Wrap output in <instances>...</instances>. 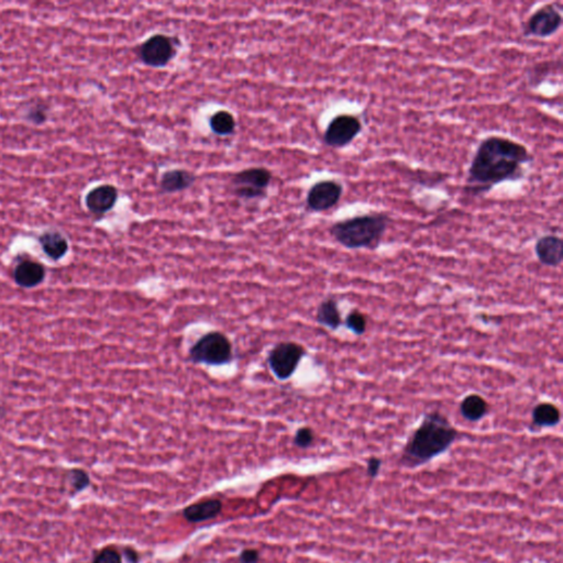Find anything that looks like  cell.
<instances>
[{
  "mask_svg": "<svg viewBox=\"0 0 563 563\" xmlns=\"http://www.w3.org/2000/svg\"><path fill=\"white\" fill-rule=\"evenodd\" d=\"M533 161L534 156L521 143L497 136L486 138L468 168L464 192L472 196L486 195L499 183L521 179L524 165Z\"/></svg>",
  "mask_w": 563,
  "mask_h": 563,
  "instance_id": "cell-1",
  "label": "cell"
},
{
  "mask_svg": "<svg viewBox=\"0 0 563 563\" xmlns=\"http://www.w3.org/2000/svg\"><path fill=\"white\" fill-rule=\"evenodd\" d=\"M459 432L444 414L435 410L425 414L418 428L412 434L399 457L403 468L425 466L444 455L458 439Z\"/></svg>",
  "mask_w": 563,
  "mask_h": 563,
  "instance_id": "cell-2",
  "label": "cell"
},
{
  "mask_svg": "<svg viewBox=\"0 0 563 563\" xmlns=\"http://www.w3.org/2000/svg\"><path fill=\"white\" fill-rule=\"evenodd\" d=\"M390 216L372 212L338 221L330 227L332 238L349 250H375L390 225Z\"/></svg>",
  "mask_w": 563,
  "mask_h": 563,
  "instance_id": "cell-3",
  "label": "cell"
},
{
  "mask_svg": "<svg viewBox=\"0 0 563 563\" xmlns=\"http://www.w3.org/2000/svg\"><path fill=\"white\" fill-rule=\"evenodd\" d=\"M188 355L190 362L212 366H226L234 358L232 342L219 331L201 336L190 349Z\"/></svg>",
  "mask_w": 563,
  "mask_h": 563,
  "instance_id": "cell-4",
  "label": "cell"
},
{
  "mask_svg": "<svg viewBox=\"0 0 563 563\" xmlns=\"http://www.w3.org/2000/svg\"><path fill=\"white\" fill-rule=\"evenodd\" d=\"M305 354L306 350L299 343L290 341L277 343L268 352V368L276 379L279 381H288L293 377Z\"/></svg>",
  "mask_w": 563,
  "mask_h": 563,
  "instance_id": "cell-5",
  "label": "cell"
},
{
  "mask_svg": "<svg viewBox=\"0 0 563 563\" xmlns=\"http://www.w3.org/2000/svg\"><path fill=\"white\" fill-rule=\"evenodd\" d=\"M362 132V123L352 114H339L330 121L324 134V141L331 148H343Z\"/></svg>",
  "mask_w": 563,
  "mask_h": 563,
  "instance_id": "cell-6",
  "label": "cell"
},
{
  "mask_svg": "<svg viewBox=\"0 0 563 563\" xmlns=\"http://www.w3.org/2000/svg\"><path fill=\"white\" fill-rule=\"evenodd\" d=\"M562 25V14L555 3L536 10L524 25V36L546 39L553 36Z\"/></svg>",
  "mask_w": 563,
  "mask_h": 563,
  "instance_id": "cell-7",
  "label": "cell"
},
{
  "mask_svg": "<svg viewBox=\"0 0 563 563\" xmlns=\"http://www.w3.org/2000/svg\"><path fill=\"white\" fill-rule=\"evenodd\" d=\"M271 179L272 174L265 168H249L239 172L232 179L234 194L246 199L260 197L264 194Z\"/></svg>",
  "mask_w": 563,
  "mask_h": 563,
  "instance_id": "cell-8",
  "label": "cell"
},
{
  "mask_svg": "<svg viewBox=\"0 0 563 563\" xmlns=\"http://www.w3.org/2000/svg\"><path fill=\"white\" fill-rule=\"evenodd\" d=\"M175 55V47L168 36L155 34L140 48V58L151 67H163Z\"/></svg>",
  "mask_w": 563,
  "mask_h": 563,
  "instance_id": "cell-9",
  "label": "cell"
},
{
  "mask_svg": "<svg viewBox=\"0 0 563 563\" xmlns=\"http://www.w3.org/2000/svg\"><path fill=\"white\" fill-rule=\"evenodd\" d=\"M343 186L336 181H321L310 188L307 195V205L312 212H326L339 203Z\"/></svg>",
  "mask_w": 563,
  "mask_h": 563,
  "instance_id": "cell-10",
  "label": "cell"
},
{
  "mask_svg": "<svg viewBox=\"0 0 563 563\" xmlns=\"http://www.w3.org/2000/svg\"><path fill=\"white\" fill-rule=\"evenodd\" d=\"M535 253L541 264L557 268L562 263V240L555 234L542 236L536 241Z\"/></svg>",
  "mask_w": 563,
  "mask_h": 563,
  "instance_id": "cell-11",
  "label": "cell"
},
{
  "mask_svg": "<svg viewBox=\"0 0 563 563\" xmlns=\"http://www.w3.org/2000/svg\"><path fill=\"white\" fill-rule=\"evenodd\" d=\"M118 192L112 185H101L90 190L85 198V203L90 212L95 215H103L116 204Z\"/></svg>",
  "mask_w": 563,
  "mask_h": 563,
  "instance_id": "cell-12",
  "label": "cell"
},
{
  "mask_svg": "<svg viewBox=\"0 0 563 563\" xmlns=\"http://www.w3.org/2000/svg\"><path fill=\"white\" fill-rule=\"evenodd\" d=\"M14 277L20 288H36L45 279V270L43 265L40 263L23 261L14 268Z\"/></svg>",
  "mask_w": 563,
  "mask_h": 563,
  "instance_id": "cell-13",
  "label": "cell"
},
{
  "mask_svg": "<svg viewBox=\"0 0 563 563\" xmlns=\"http://www.w3.org/2000/svg\"><path fill=\"white\" fill-rule=\"evenodd\" d=\"M40 246L50 259L58 261L68 251V242L61 232L55 230L43 232L39 238Z\"/></svg>",
  "mask_w": 563,
  "mask_h": 563,
  "instance_id": "cell-14",
  "label": "cell"
},
{
  "mask_svg": "<svg viewBox=\"0 0 563 563\" xmlns=\"http://www.w3.org/2000/svg\"><path fill=\"white\" fill-rule=\"evenodd\" d=\"M316 321L318 324L334 331L340 328L342 325V318H341L340 310H339L338 301L335 297H328L321 301L317 308Z\"/></svg>",
  "mask_w": 563,
  "mask_h": 563,
  "instance_id": "cell-15",
  "label": "cell"
},
{
  "mask_svg": "<svg viewBox=\"0 0 563 563\" xmlns=\"http://www.w3.org/2000/svg\"><path fill=\"white\" fill-rule=\"evenodd\" d=\"M223 508L221 501L210 499L206 502L196 503L185 508L183 512L185 519L190 523H203L215 518Z\"/></svg>",
  "mask_w": 563,
  "mask_h": 563,
  "instance_id": "cell-16",
  "label": "cell"
},
{
  "mask_svg": "<svg viewBox=\"0 0 563 563\" xmlns=\"http://www.w3.org/2000/svg\"><path fill=\"white\" fill-rule=\"evenodd\" d=\"M195 181V175L187 171L172 170L163 174L160 186L165 192H181L192 186Z\"/></svg>",
  "mask_w": 563,
  "mask_h": 563,
  "instance_id": "cell-17",
  "label": "cell"
},
{
  "mask_svg": "<svg viewBox=\"0 0 563 563\" xmlns=\"http://www.w3.org/2000/svg\"><path fill=\"white\" fill-rule=\"evenodd\" d=\"M488 413V404L482 396L470 394L462 399L460 414L466 421L471 423L482 421Z\"/></svg>",
  "mask_w": 563,
  "mask_h": 563,
  "instance_id": "cell-18",
  "label": "cell"
},
{
  "mask_svg": "<svg viewBox=\"0 0 563 563\" xmlns=\"http://www.w3.org/2000/svg\"><path fill=\"white\" fill-rule=\"evenodd\" d=\"M531 419L534 426L539 428L557 427L561 421L560 410L551 403H540L534 408Z\"/></svg>",
  "mask_w": 563,
  "mask_h": 563,
  "instance_id": "cell-19",
  "label": "cell"
},
{
  "mask_svg": "<svg viewBox=\"0 0 563 563\" xmlns=\"http://www.w3.org/2000/svg\"><path fill=\"white\" fill-rule=\"evenodd\" d=\"M210 128L214 134L218 136H229L234 132L236 128V121L234 116L230 112H216L210 118Z\"/></svg>",
  "mask_w": 563,
  "mask_h": 563,
  "instance_id": "cell-20",
  "label": "cell"
},
{
  "mask_svg": "<svg viewBox=\"0 0 563 563\" xmlns=\"http://www.w3.org/2000/svg\"><path fill=\"white\" fill-rule=\"evenodd\" d=\"M558 63L559 62H542V63L534 65L528 71V82H529L530 86L538 87L541 83H544L545 79L553 73L555 64Z\"/></svg>",
  "mask_w": 563,
  "mask_h": 563,
  "instance_id": "cell-21",
  "label": "cell"
},
{
  "mask_svg": "<svg viewBox=\"0 0 563 563\" xmlns=\"http://www.w3.org/2000/svg\"><path fill=\"white\" fill-rule=\"evenodd\" d=\"M68 479H70L72 497L84 492L90 486V474L87 473L83 468H72L70 473H68Z\"/></svg>",
  "mask_w": 563,
  "mask_h": 563,
  "instance_id": "cell-22",
  "label": "cell"
},
{
  "mask_svg": "<svg viewBox=\"0 0 563 563\" xmlns=\"http://www.w3.org/2000/svg\"><path fill=\"white\" fill-rule=\"evenodd\" d=\"M345 326L350 331L353 332L355 336L364 335L366 331V326H368L366 316L363 315L362 312H359V310H351L346 317Z\"/></svg>",
  "mask_w": 563,
  "mask_h": 563,
  "instance_id": "cell-23",
  "label": "cell"
},
{
  "mask_svg": "<svg viewBox=\"0 0 563 563\" xmlns=\"http://www.w3.org/2000/svg\"><path fill=\"white\" fill-rule=\"evenodd\" d=\"M92 563H123V558L112 547H105L96 553Z\"/></svg>",
  "mask_w": 563,
  "mask_h": 563,
  "instance_id": "cell-24",
  "label": "cell"
},
{
  "mask_svg": "<svg viewBox=\"0 0 563 563\" xmlns=\"http://www.w3.org/2000/svg\"><path fill=\"white\" fill-rule=\"evenodd\" d=\"M314 439H315L314 431H312L310 428H308V427H303V428H299L297 432H296L295 438H294V444H295L296 447L301 448V449H306L308 447L312 446V442H314Z\"/></svg>",
  "mask_w": 563,
  "mask_h": 563,
  "instance_id": "cell-25",
  "label": "cell"
},
{
  "mask_svg": "<svg viewBox=\"0 0 563 563\" xmlns=\"http://www.w3.org/2000/svg\"><path fill=\"white\" fill-rule=\"evenodd\" d=\"M47 116L48 114H47L45 105H34V107H31L30 110H29L27 118L32 123L40 125V123H45L47 120Z\"/></svg>",
  "mask_w": 563,
  "mask_h": 563,
  "instance_id": "cell-26",
  "label": "cell"
},
{
  "mask_svg": "<svg viewBox=\"0 0 563 563\" xmlns=\"http://www.w3.org/2000/svg\"><path fill=\"white\" fill-rule=\"evenodd\" d=\"M381 466H382V460L379 458L373 457L368 459V463H366V471H368V477H372V479L377 477L379 470H381Z\"/></svg>",
  "mask_w": 563,
  "mask_h": 563,
  "instance_id": "cell-27",
  "label": "cell"
},
{
  "mask_svg": "<svg viewBox=\"0 0 563 563\" xmlns=\"http://www.w3.org/2000/svg\"><path fill=\"white\" fill-rule=\"evenodd\" d=\"M259 558V552H258L257 550L247 549L241 552V555H240V562L257 563Z\"/></svg>",
  "mask_w": 563,
  "mask_h": 563,
  "instance_id": "cell-28",
  "label": "cell"
},
{
  "mask_svg": "<svg viewBox=\"0 0 563 563\" xmlns=\"http://www.w3.org/2000/svg\"><path fill=\"white\" fill-rule=\"evenodd\" d=\"M125 555H126L127 560L130 563L139 562V557H138L137 552L134 551L132 548H126V549H125Z\"/></svg>",
  "mask_w": 563,
  "mask_h": 563,
  "instance_id": "cell-29",
  "label": "cell"
}]
</instances>
